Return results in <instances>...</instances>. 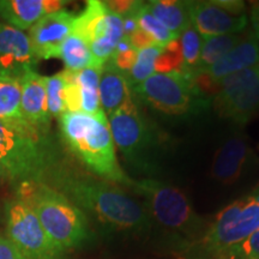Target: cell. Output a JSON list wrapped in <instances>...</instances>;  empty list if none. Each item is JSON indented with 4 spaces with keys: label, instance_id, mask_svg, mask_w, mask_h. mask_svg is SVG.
<instances>
[{
    "label": "cell",
    "instance_id": "ac0fdd59",
    "mask_svg": "<svg viewBox=\"0 0 259 259\" xmlns=\"http://www.w3.org/2000/svg\"><path fill=\"white\" fill-rule=\"evenodd\" d=\"M99 93L101 109L108 115L118 111L132 95L126 74L116 70L108 61L102 67Z\"/></svg>",
    "mask_w": 259,
    "mask_h": 259
},
{
    "label": "cell",
    "instance_id": "7c38bea8",
    "mask_svg": "<svg viewBox=\"0 0 259 259\" xmlns=\"http://www.w3.org/2000/svg\"><path fill=\"white\" fill-rule=\"evenodd\" d=\"M74 18L76 16L73 14L61 10L46 15L32 25L29 32V38L38 60H48L60 57L61 46L72 31Z\"/></svg>",
    "mask_w": 259,
    "mask_h": 259
},
{
    "label": "cell",
    "instance_id": "d4e9b609",
    "mask_svg": "<svg viewBox=\"0 0 259 259\" xmlns=\"http://www.w3.org/2000/svg\"><path fill=\"white\" fill-rule=\"evenodd\" d=\"M179 38L184 61L183 70L180 72L184 74H193L198 70L203 38L192 23L181 32Z\"/></svg>",
    "mask_w": 259,
    "mask_h": 259
},
{
    "label": "cell",
    "instance_id": "b9f144b4",
    "mask_svg": "<svg viewBox=\"0 0 259 259\" xmlns=\"http://www.w3.org/2000/svg\"><path fill=\"white\" fill-rule=\"evenodd\" d=\"M257 66H258V67H259V61H258V64H257Z\"/></svg>",
    "mask_w": 259,
    "mask_h": 259
},
{
    "label": "cell",
    "instance_id": "d6a6232c",
    "mask_svg": "<svg viewBox=\"0 0 259 259\" xmlns=\"http://www.w3.org/2000/svg\"><path fill=\"white\" fill-rule=\"evenodd\" d=\"M137 59V51L131 50L125 53H113L111 59L108 60L109 64H112L116 70L121 71L122 73H127L132 69Z\"/></svg>",
    "mask_w": 259,
    "mask_h": 259
},
{
    "label": "cell",
    "instance_id": "8992f818",
    "mask_svg": "<svg viewBox=\"0 0 259 259\" xmlns=\"http://www.w3.org/2000/svg\"><path fill=\"white\" fill-rule=\"evenodd\" d=\"M108 116L113 142L125 160L138 170L147 173L155 170L160 137L155 125L142 112L134 93L118 111Z\"/></svg>",
    "mask_w": 259,
    "mask_h": 259
},
{
    "label": "cell",
    "instance_id": "d590c367",
    "mask_svg": "<svg viewBox=\"0 0 259 259\" xmlns=\"http://www.w3.org/2000/svg\"><path fill=\"white\" fill-rule=\"evenodd\" d=\"M215 3L219 6H221L222 9H225L226 11L231 12L233 15H236V16L245 15L244 14L245 4L242 2H236V0H218V2Z\"/></svg>",
    "mask_w": 259,
    "mask_h": 259
},
{
    "label": "cell",
    "instance_id": "d6986e66",
    "mask_svg": "<svg viewBox=\"0 0 259 259\" xmlns=\"http://www.w3.org/2000/svg\"><path fill=\"white\" fill-rule=\"evenodd\" d=\"M145 6L151 15L161 22L174 36L180 34L191 22V2H178V0H153L145 3Z\"/></svg>",
    "mask_w": 259,
    "mask_h": 259
},
{
    "label": "cell",
    "instance_id": "4316f807",
    "mask_svg": "<svg viewBox=\"0 0 259 259\" xmlns=\"http://www.w3.org/2000/svg\"><path fill=\"white\" fill-rule=\"evenodd\" d=\"M137 19L139 29L147 32L158 47H166L171 40L177 37L149 12L147 6H145V3L138 11Z\"/></svg>",
    "mask_w": 259,
    "mask_h": 259
},
{
    "label": "cell",
    "instance_id": "1f68e13d",
    "mask_svg": "<svg viewBox=\"0 0 259 259\" xmlns=\"http://www.w3.org/2000/svg\"><path fill=\"white\" fill-rule=\"evenodd\" d=\"M144 2H132V0H111L105 2L107 10L112 14L125 17L127 15H137L143 6Z\"/></svg>",
    "mask_w": 259,
    "mask_h": 259
},
{
    "label": "cell",
    "instance_id": "74e56055",
    "mask_svg": "<svg viewBox=\"0 0 259 259\" xmlns=\"http://www.w3.org/2000/svg\"><path fill=\"white\" fill-rule=\"evenodd\" d=\"M14 183V178H12L11 173H10L9 168L0 161V184H4V183Z\"/></svg>",
    "mask_w": 259,
    "mask_h": 259
},
{
    "label": "cell",
    "instance_id": "8fae6325",
    "mask_svg": "<svg viewBox=\"0 0 259 259\" xmlns=\"http://www.w3.org/2000/svg\"><path fill=\"white\" fill-rule=\"evenodd\" d=\"M37 63L29 35L0 23V74L21 79Z\"/></svg>",
    "mask_w": 259,
    "mask_h": 259
},
{
    "label": "cell",
    "instance_id": "4fadbf2b",
    "mask_svg": "<svg viewBox=\"0 0 259 259\" xmlns=\"http://www.w3.org/2000/svg\"><path fill=\"white\" fill-rule=\"evenodd\" d=\"M191 22L202 37L236 34L247 25V16L226 11L215 2H191Z\"/></svg>",
    "mask_w": 259,
    "mask_h": 259
},
{
    "label": "cell",
    "instance_id": "8d00e7d4",
    "mask_svg": "<svg viewBox=\"0 0 259 259\" xmlns=\"http://www.w3.org/2000/svg\"><path fill=\"white\" fill-rule=\"evenodd\" d=\"M122 29H124V36H130L139 29L137 15H127L122 17Z\"/></svg>",
    "mask_w": 259,
    "mask_h": 259
},
{
    "label": "cell",
    "instance_id": "e0dca14e",
    "mask_svg": "<svg viewBox=\"0 0 259 259\" xmlns=\"http://www.w3.org/2000/svg\"><path fill=\"white\" fill-rule=\"evenodd\" d=\"M259 61V44L254 37L242 38L236 46L222 57L210 69L204 71L215 82L229 74L250 69Z\"/></svg>",
    "mask_w": 259,
    "mask_h": 259
},
{
    "label": "cell",
    "instance_id": "30bf717a",
    "mask_svg": "<svg viewBox=\"0 0 259 259\" xmlns=\"http://www.w3.org/2000/svg\"><path fill=\"white\" fill-rule=\"evenodd\" d=\"M213 107L223 118L236 124H246L259 112V67L226 76L219 80Z\"/></svg>",
    "mask_w": 259,
    "mask_h": 259
},
{
    "label": "cell",
    "instance_id": "e575fe53",
    "mask_svg": "<svg viewBox=\"0 0 259 259\" xmlns=\"http://www.w3.org/2000/svg\"><path fill=\"white\" fill-rule=\"evenodd\" d=\"M128 40H130V44H131L132 48L137 52L141 50H144V48L156 46V44H155L153 38L149 36L147 32L142 30V29H138V30L135 31L134 34L130 35Z\"/></svg>",
    "mask_w": 259,
    "mask_h": 259
},
{
    "label": "cell",
    "instance_id": "ab89813d",
    "mask_svg": "<svg viewBox=\"0 0 259 259\" xmlns=\"http://www.w3.org/2000/svg\"><path fill=\"white\" fill-rule=\"evenodd\" d=\"M251 17H254V18L259 19V2L253 3V5H252Z\"/></svg>",
    "mask_w": 259,
    "mask_h": 259
},
{
    "label": "cell",
    "instance_id": "44dd1931",
    "mask_svg": "<svg viewBox=\"0 0 259 259\" xmlns=\"http://www.w3.org/2000/svg\"><path fill=\"white\" fill-rule=\"evenodd\" d=\"M102 69L90 66L82 71H78L76 74L77 84L80 92V106L82 113L95 115L102 112L101 103H100V76Z\"/></svg>",
    "mask_w": 259,
    "mask_h": 259
},
{
    "label": "cell",
    "instance_id": "484cf974",
    "mask_svg": "<svg viewBox=\"0 0 259 259\" xmlns=\"http://www.w3.org/2000/svg\"><path fill=\"white\" fill-rule=\"evenodd\" d=\"M162 52V47L151 46L137 52V59L132 69L126 73L128 85L131 90L142 82L153 76L155 72V63Z\"/></svg>",
    "mask_w": 259,
    "mask_h": 259
},
{
    "label": "cell",
    "instance_id": "83f0119b",
    "mask_svg": "<svg viewBox=\"0 0 259 259\" xmlns=\"http://www.w3.org/2000/svg\"><path fill=\"white\" fill-rule=\"evenodd\" d=\"M183 64L180 38L176 37L166 47L162 48V52L155 63V71L156 73L180 72L183 70Z\"/></svg>",
    "mask_w": 259,
    "mask_h": 259
},
{
    "label": "cell",
    "instance_id": "836d02e7",
    "mask_svg": "<svg viewBox=\"0 0 259 259\" xmlns=\"http://www.w3.org/2000/svg\"><path fill=\"white\" fill-rule=\"evenodd\" d=\"M0 259H28L6 235L0 234Z\"/></svg>",
    "mask_w": 259,
    "mask_h": 259
},
{
    "label": "cell",
    "instance_id": "f1b7e54d",
    "mask_svg": "<svg viewBox=\"0 0 259 259\" xmlns=\"http://www.w3.org/2000/svg\"><path fill=\"white\" fill-rule=\"evenodd\" d=\"M46 84L47 109L51 116H61L65 113L64 90L65 82L61 73L45 77Z\"/></svg>",
    "mask_w": 259,
    "mask_h": 259
},
{
    "label": "cell",
    "instance_id": "52a82bcc",
    "mask_svg": "<svg viewBox=\"0 0 259 259\" xmlns=\"http://www.w3.org/2000/svg\"><path fill=\"white\" fill-rule=\"evenodd\" d=\"M259 231V186L234 200L216 215L197 247L200 258L213 255L240 244Z\"/></svg>",
    "mask_w": 259,
    "mask_h": 259
},
{
    "label": "cell",
    "instance_id": "5bb4252c",
    "mask_svg": "<svg viewBox=\"0 0 259 259\" xmlns=\"http://www.w3.org/2000/svg\"><path fill=\"white\" fill-rule=\"evenodd\" d=\"M19 82L22 89L21 108L24 120L38 131L48 132L51 115L47 109L45 76L31 70Z\"/></svg>",
    "mask_w": 259,
    "mask_h": 259
},
{
    "label": "cell",
    "instance_id": "277c9868",
    "mask_svg": "<svg viewBox=\"0 0 259 259\" xmlns=\"http://www.w3.org/2000/svg\"><path fill=\"white\" fill-rule=\"evenodd\" d=\"M17 197L31 206L52 242L64 253L89 242L92 233L85 213L54 187L23 183Z\"/></svg>",
    "mask_w": 259,
    "mask_h": 259
},
{
    "label": "cell",
    "instance_id": "9c48e42d",
    "mask_svg": "<svg viewBox=\"0 0 259 259\" xmlns=\"http://www.w3.org/2000/svg\"><path fill=\"white\" fill-rule=\"evenodd\" d=\"M6 236L28 259H61L65 254L52 242L28 203L18 197L5 205Z\"/></svg>",
    "mask_w": 259,
    "mask_h": 259
},
{
    "label": "cell",
    "instance_id": "7a4b0ae2",
    "mask_svg": "<svg viewBox=\"0 0 259 259\" xmlns=\"http://www.w3.org/2000/svg\"><path fill=\"white\" fill-rule=\"evenodd\" d=\"M60 131L65 143L80 161L103 179L121 183L130 187L132 180L119 166L114 142L105 113H64L60 116Z\"/></svg>",
    "mask_w": 259,
    "mask_h": 259
},
{
    "label": "cell",
    "instance_id": "5b68a950",
    "mask_svg": "<svg viewBox=\"0 0 259 259\" xmlns=\"http://www.w3.org/2000/svg\"><path fill=\"white\" fill-rule=\"evenodd\" d=\"M130 187L143 197L151 221L170 235L176 245L181 247L198 245L209 226L206 227L204 219L194 211L185 193L155 179L132 180Z\"/></svg>",
    "mask_w": 259,
    "mask_h": 259
},
{
    "label": "cell",
    "instance_id": "f546056e",
    "mask_svg": "<svg viewBox=\"0 0 259 259\" xmlns=\"http://www.w3.org/2000/svg\"><path fill=\"white\" fill-rule=\"evenodd\" d=\"M205 259H259V231L240 244Z\"/></svg>",
    "mask_w": 259,
    "mask_h": 259
},
{
    "label": "cell",
    "instance_id": "f35d334b",
    "mask_svg": "<svg viewBox=\"0 0 259 259\" xmlns=\"http://www.w3.org/2000/svg\"><path fill=\"white\" fill-rule=\"evenodd\" d=\"M251 22H252V27H253L255 40L259 41V19L254 18V17H251Z\"/></svg>",
    "mask_w": 259,
    "mask_h": 259
},
{
    "label": "cell",
    "instance_id": "9a60e30c",
    "mask_svg": "<svg viewBox=\"0 0 259 259\" xmlns=\"http://www.w3.org/2000/svg\"><path fill=\"white\" fill-rule=\"evenodd\" d=\"M67 2L63 0H2L0 16L18 30H27L42 17L61 11Z\"/></svg>",
    "mask_w": 259,
    "mask_h": 259
},
{
    "label": "cell",
    "instance_id": "603a6c76",
    "mask_svg": "<svg viewBox=\"0 0 259 259\" xmlns=\"http://www.w3.org/2000/svg\"><path fill=\"white\" fill-rule=\"evenodd\" d=\"M202 50H200L199 65L197 72H204L213 64L218 63L229 51L242 40L238 34L220 35V36L202 37Z\"/></svg>",
    "mask_w": 259,
    "mask_h": 259
},
{
    "label": "cell",
    "instance_id": "6da1fadb",
    "mask_svg": "<svg viewBox=\"0 0 259 259\" xmlns=\"http://www.w3.org/2000/svg\"><path fill=\"white\" fill-rule=\"evenodd\" d=\"M50 181L77 208L94 216L106 231L128 236L144 235L151 229L153 221L144 204L112 184L76 176L64 167Z\"/></svg>",
    "mask_w": 259,
    "mask_h": 259
},
{
    "label": "cell",
    "instance_id": "ffe728a7",
    "mask_svg": "<svg viewBox=\"0 0 259 259\" xmlns=\"http://www.w3.org/2000/svg\"><path fill=\"white\" fill-rule=\"evenodd\" d=\"M21 101L22 89L19 79L0 74V120L17 127H32L24 120Z\"/></svg>",
    "mask_w": 259,
    "mask_h": 259
},
{
    "label": "cell",
    "instance_id": "cb8c5ba5",
    "mask_svg": "<svg viewBox=\"0 0 259 259\" xmlns=\"http://www.w3.org/2000/svg\"><path fill=\"white\" fill-rule=\"evenodd\" d=\"M108 12L105 2L99 0H89L87 3L85 9L78 16H76L72 24V31L77 36H79L87 44L92 42L94 32L101 19L105 17Z\"/></svg>",
    "mask_w": 259,
    "mask_h": 259
},
{
    "label": "cell",
    "instance_id": "ba28073f",
    "mask_svg": "<svg viewBox=\"0 0 259 259\" xmlns=\"http://www.w3.org/2000/svg\"><path fill=\"white\" fill-rule=\"evenodd\" d=\"M138 101L170 116H184L203 111L206 99L194 85L192 74L154 73L132 89Z\"/></svg>",
    "mask_w": 259,
    "mask_h": 259
},
{
    "label": "cell",
    "instance_id": "2e32d148",
    "mask_svg": "<svg viewBox=\"0 0 259 259\" xmlns=\"http://www.w3.org/2000/svg\"><path fill=\"white\" fill-rule=\"evenodd\" d=\"M253 153L241 137H233L219 149L212 164V177L225 184H233L253 160Z\"/></svg>",
    "mask_w": 259,
    "mask_h": 259
},
{
    "label": "cell",
    "instance_id": "3957f363",
    "mask_svg": "<svg viewBox=\"0 0 259 259\" xmlns=\"http://www.w3.org/2000/svg\"><path fill=\"white\" fill-rule=\"evenodd\" d=\"M0 161L9 168L14 183L51 180L61 168L58 149L48 136L34 127H17L0 120Z\"/></svg>",
    "mask_w": 259,
    "mask_h": 259
},
{
    "label": "cell",
    "instance_id": "7402d4cb",
    "mask_svg": "<svg viewBox=\"0 0 259 259\" xmlns=\"http://www.w3.org/2000/svg\"><path fill=\"white\" fill-rule=\"evenodd\" d=\"M59 58L64 61L65 70L72 72H78L87 67L95 66L89 45L73 32H71L64 41Z\"/></svg>",
    "mask_w": 259,
    "mask_h": 259
},
{
    "label": "cell",
    "instance_id": "60d3db41",
    "mask_svg": "<svg viewBox=\"0 0 259 259\" xmlns=\"http://www.w3.org/2000/svg\"><path fill=\"white\" fill-rule=\"evenodd\" d=\"M194 259H205V258H200V257H198V258H194Z\"/></svg>",
    "mask_w": 259,
    "mask_h": 259
},
{
    "label": "cell",
    "instance_id": "4dcf8cb0",
    "mask_svg": "<svg viewBox=\"0 0 259 259\" xmlns=\"http://www.w3.org/2000/svg\"><path fill=\"white\" fill-rule=\"evenodd\" d=\"M65 82L64 90V105L65 113H78L82 111L80 106V92L79 87L77 84L76 74L77 72L64 70L60 72Z\"/></svg>",
    "mask_w": 259,
    "mask_h": 259
}]
</instances>
